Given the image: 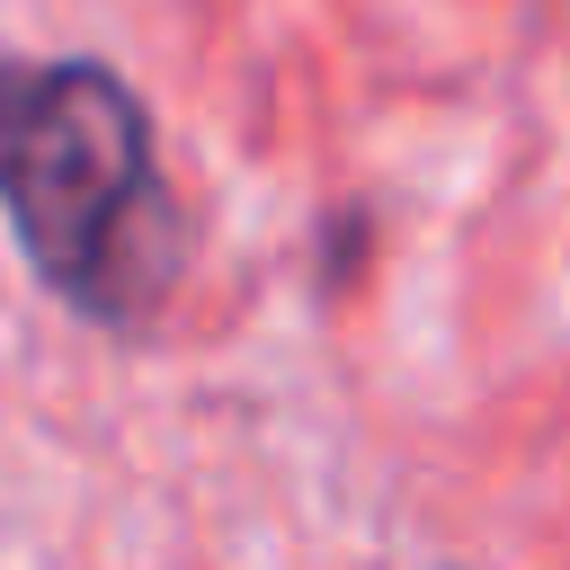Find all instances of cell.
<instances>
[{
    "label": "cell",
    "mask_w": 570,
    "mask_h": 570,
    "mask_svg": "<svg viewBox=\"0 0 570 570\" xmlns=\"http://www.w3.org/2000/svg\"><path fill=\"white\" fill-rule=\"evenodd\" d=\"M0 205L89 321H142L178 276L151 116L107 62H0Z\"/></svg>",
    "instance_id": "obj_1"
}]
</instances>
